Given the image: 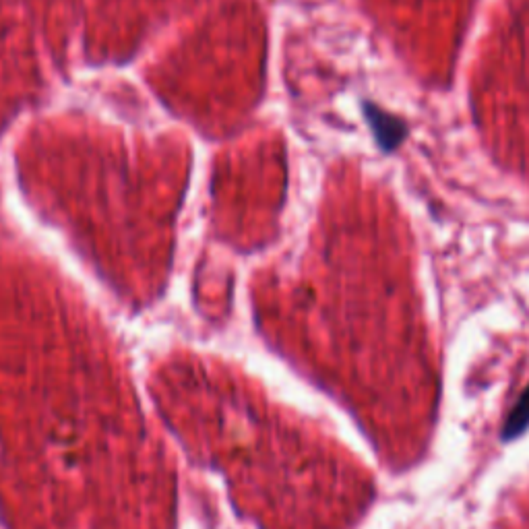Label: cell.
<instances>
[{
  "label": "cell",
  "mask_w": 529,
  "mask_h": 529,
  "mask_svg": "<svg viewBox=\"0 0 529 529\" xmlns=\"http://www.w3.org/2000/svg\"><path fill=\"white\" fill-rule=\"evenodd\" d=\"M529 428V383L527 387L519 393L515 406L509 410L507 420L501 428V441L509 443L519 439L521 434Z\"/></svg>",
  "instance_id": "obj_2"
},
{
  "label": "cell",
  "mask_w": 529,
  "mask_h": 529,
  "mask_svg": "<svg viewBox=\"0 0 529 529\" xmlns=\"http://www.w3.org/2000/svg\"><path fill=\"white\" fill-rule=\"evenodd\" d=\"M364 116L370 124L372 133H375L377 145L387 153L395 151L403 141H406V137L410 133L408 124L403 122L399 116L389 114L383 108L370 104V102L364 104Z\"/></svg>",
  "instance_id": "obj_1"
}]
</instances>
